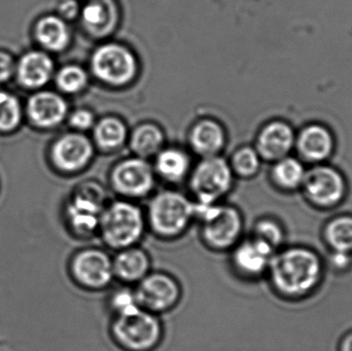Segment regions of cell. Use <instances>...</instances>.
<instances>
[{
  "label": "cell",
  "mask_w": 352,
  "mask_h": 351,
  "mask_svg": "<svg viewBox=\"0 0 352 351\" xmlns=\"http://www.w3.org/2000/svg\"><path fill=\"white\" fill-rule=\"evenodd\" d=\"M322 275L324 264L316 251L292 247L275 251L266 278L275 294L285 299H299L314 292Z\"/></svg>",
  "instance_id": "cell-1"
},
{
  "label": "cell",
  "mask_w": 352,
  "mask_h": 351,
  "mask_svg": "<svg viewBox=\"0 0 352 351\" xmlns=\"http://www.w3.org/2000/svg\"><path fill=\"white\" fill-rule=\"evenodd\" d=\"M199 223V239L212 253H228L245 236L244 218L234 206L195 204Z\"/></svg>",
  "instance_id": "cell-2"
},
{
  "label": "cell",
  "mask_w": 352,
  "mask_h": 351,
  "mask_svg": "<svg viewBox=\"0 0 352 351\" xmlns=\"http://www.w3.org/2000/svg\"><path fill=\"white\" fill-rule=\"evenodd\" d=\"M146 232V214L132 202L117 201L105 206L97 237L105 249L115 253L140 245Z\"/></svg>",
  "instance_id": "cell-3"
},
{
  "label": "cell",
  "mask_w": 352,
  "mask_h": 351,
  "mask_svg": "<svg viewBox=\"0 0 352 351\" xmlns=\"http://www.w3.org/2000/svg\"><path fill=\"white\" fill-rule=\"evenodd\" d=\"M146 218L148 231L157 239L178 240L196 220L195 203L177 192H162L153 198Z\"/></svg>",
  "instance_id": "cell-4"
},
{
  "label": "cell",
  "mask_w": 352,
  "mask_h": 351,
  "mask_svg": "<svg viewBox=\"0 0 352 351\" xmlns=\"http://www.w3.org/2000/svg\"><path fill=\"white\" fill-rule=\"evenodd\" d=\"M109 338L122 351H156L165 337L160 315L140 308L127 315L111 317Z\"/></svg>",
  "instance_id": "cell-5"
},
{
  "label": "cell",
  "mask_w": 352,
  "mask_h": 351,
  "mask_svg": "<svg viewBox=\"0 0 352 351\" xmlns=\"http://www.w3.org/2000/svg\"><path fill=\"white\" fill-rule=\"evenodd\" d=\"M67 271L72 282L89 293L104 292L116 282L113 255L98 247H82L74 251L68 261Z\"/></svg>",
  "instance_id": "cell-6"
},
{
  "label": "cell",
  "mask_w": 352,
  "mask_h": 351,
  "mask_svg": "<svg viewBox=\"0 0 352 351\" xmlns=\"http://www.w3.org/2000/svg\"><path fill=\"white\" fill-rule=\"evenodd\" d=\"M107 205L104 194L96 185H85L74 193L64 210V223L70 236L82 241L97 237Z\"/></svg>",
  "instance_id": "cell-7"
},
{
  "label": "cell",
  "mask_w": 352,
  "mask_h": 351,
  "mask_svg": "<svg viewBox=\"0 0 352 351\" xmlns=\"http://www.w3.org/2000/svg\"><path fill=\"white\" fill-rule=\"evenodd\" d=\"M134 290L140 308L160 317L177 308L184 297L179 280L166 271L152 270Z\"/></svg>",
  "instance_id": "cell-8"
},
{
  "label": "cell",
  "mask_w": 352,
  "mask_h": 351,
  "mask_svg": "<svg viewBox=\"0 0 352 351\" xmlns=\"http://www.w3.org/2000/svg\"><path fill=\"white\" fill-rule=\"evenodd\" d=\"M232 187V172L228 163L219 157H207L197 166L190 179V189L197 205L217 204Z\"/></svg>",
  "instance_id": "cell-9"
},
{
  "label": "cell",
  "mask_w": 352,
  "mask_h": 351,
  "mask_svg": "<svg viewBox=\"0 0 352 351\" xmlns=\"http://www.w3.org/2000/svg\"><path fill=\"white\" fill-rule=\"evenodd\" d=\"M228 253L232 272L239 280L256 282L266 276L275 251L250 234L245 235Z\"/></svg>",
  "instance_id": "cell-10"
},
{
  "label": "cell",
  "mask_w": 352,
  "mask_h": 351,
  "mask_svg": "<svg viewBox=\"0 0 352 351\" xmlns=\"http://www.w3.org/2000/svg\"><path fill=\"white\" fill-rule=\"evenodd\" d=\"M95 76L111 86L128 84L136 73V60L129 49L109 43L99 47L92 58Z\"/></svg>",
  "instance_id": "cell-11"
},
{
  "label": "cell",
  "mask_w": 352,
  "mask_h": 351,
  "mask_svg": "<svg viewBox=\"0 0 352 351\" xmlns=\"http://www.w3.org/2000/svg\"><path fill=\"white\" fill-rule=\"evenodd\" d=\"M303 185L308 200L322 208L338 205L346 191L342 175L327 166L316 167L306 173Z\"/></svg>",
  "instance_id": "cell-12"
},
{
  "label": "cell",
  "mask_w": 352,
  "mask_h": 351,
  "mask_svg": "<svg viewBox=\"0 0 352 351\" xmlns=\"http://www.w3.org/2000/svg\"><path fill=\"white\" fill-rule=\"evenodd\" d=\"M116 191L127 197H144L152 191L154 174L150 165L142 159H129L120 163L113 172Z\"/></svg>",
  "instance_id": "cell-13"
},
{
  "label": "cell",
  "mask_w": 352,
  "mask_h": 351,
  "mask_svg": "<svg viewBox=\"0 0 352 351\" xmlns=\"http://www.w3.org/2000/svg\"><path fill=\"white\" fill-rule=\"evenodd\" d=\"M113 268L116 282L135 286L152 271V258L148 251L140 245L127 247L115 251Z\"/></svg>",
  "instance_id": "cell-14"
},
{
  "label": "cell",
  "mask_w": 352,
  "mask_h": 351,
  "mask_svg": "<svg viewBox=\"0 0 352 351\" xmlns=\"http://www.w3.org/2000/svg\"><path fill=\"white\" fill-rule=\"evenodd\" d=\"M93 156L90 140L80 134H67L53 148V159L62 170L76 171L88 164Z\"/></svg>",
  "instance_id": "cell-15"
},
{
  "label": "cell",
  "mask_w": 352,
  "mask_h": 351,
  "mask_svg": "<svg viewBox=\"0 0 352 351\" xmlns=\"http://www.w3.org/2000/svg\"><path fill=\"white\" fill-rule=\"evenodd\" d=\"M67 113V104L59 95L41 92L28 101V115L39 127H55L61 123Z\"/></svg>",
  "instance_id": "cell-16"
},
{
  "label": "cell",
  "mask_w": 352,
  "mask_h": 351,
  "mask_svg": "<svg viewBox=\"0 0 352 351\" xmlns=\"http://www.w3.org/2000/svg\"><path fill=\"white\" fill-rule=\"evenodd\" d=\"M295 144V134L287 124L273 122L263 129L258 139L260 154L268 160H280Z\"/></svg>",
  "instance_id": "cell-17"
},
{
  "label": "cell",
  "mask_w": 352,
  "mask_h": 351,
  "mask_svg": "<svg viewBox=\"0 0 352 351\" xmlns=\"http://www.w3.org/2000/svg\"><path fill=\"white\" fill-rule=\"evenodd\" d=\"M334 139L324 126L311 125L302 130L298 137V150L305 160L320 162L332 154Z\"/></svg>",
  "instance_id": "cell-18"
},
{
  "label": "cell",
  "mask_w": 352,
  "mask_h": 351,
  "mask_svg": "<svg viewBox=\"0 0 352 351\" xmlns=\"http://www.w3.org/2000/svg\"><path fill=\"white\" fill-rule=\"evenodd\" d=\"M54 64L47 54L30 52L23 56L18 64V78L28 88H38L49 82Z\"/></svg>",
  "instance_id": "cell-19"
},
{
  "label": "cell",
  "mask_w": 352,
  "mask_h": 351,
  "mask_svg": "<svg viewBox=\"0 0 352 351\" xmlns=\"http://www.w3.org/2000/svg\"><path fill=\"white\" fill-rule=\"evenodd\" d=\"M190 139L192 148L207 158L215 156L223 148L225 133L217 122L204 120L192 128Z\"/></svg>",
  "instance_id": "cell-20"
},
{
  "label": "cell",
  "mask_w": 352,
  "mask_h": 351,
  "mask_svg": "<svg viewBox=\"0 0 352 351\" xmlns=\"http://www.w3.org/2000/svg\"><path fill=\"white\" fill-rule=\"evenodd\" d=\"M36 35L39 43L52 51L65 49L69 41V32L65 22L55 16H45L39 21Z\"/></svg>",
  "instance_id": "cell-21"
},
{
  "label": "cell",
  "mask_w": 352,
  "mask_h": 351,
  "mask_svg": "<svg viewBox=\"0 0 352 351\" xmlns=\"http://www.w3.org/2000/svg\"><path fill=\"white\" fill-rule=\"evenodd\" d=\"M324 239L331 251L352 255V216H337L330 220L324 227Z\"/></svg>",
  "instance_id": "cell-22"
},
{
  "label": "cell",
  "mask_w": 352,
  "mask_h": 351,
  "mask_svg": "<svg viewBox=\"0 0 352 351\" xmlns=\"http://www.w3.org/2000/svg\"><path fill=\"white\" fill-rule=\"evenodd\" d=\"M164 136L157 126H140L134 131L131 138V148L140 157H150L162 148Z\"/></svg>",
  "instance_id": "cell-23"
},
{
  "label": "cell",
  "mask_w": 352,
  "mask_h": 351,
  "mask_svg": "<svg viewBox=\"0 0 352 351\" xmlns=\"http://www.w3.org/2000/svg\"><path fill=\"white\" fill-rule=\"evenodd\" d=\"M306 173L303 164L295 158L280 159L273 169L275 183L287 190L303 185Z\"/></svg>",
  "instance_id": "cell-24"
},
{
  "label": "cell",
  "mask_w": 352,
  "mask_h": 351,
  "mask_svg": "<svg viewBox=\"0 0 352 351\" xmlns=\"http://www.w3.org/2000/svg\"><path fill=\"white\" fill-rule=\"evenodd\" d=\"M126 127L123 122L116 117H107L95 127L94 135L98 146L105 150H113L123 144L126 138Z\"/></svg>",
  "instance_id": "cell-25"
},
{
  "label": "cell",
  "mask_w": 352,
  "mask_h": 351,
  "mask_svg": "<svg viewBox=\"0 0 352 351\" xmlns=\"http://www.w3.org/2000/svg\"><path fill=\"white\" fill-rule=\"evenodd\" d=\"M188 169V158L177 150H163L157 159V170L171 181H177L186 175Z\"/></svg>",
  "instance_id": "cell-26"
},
{
  "label": "cell",
  "mask_w": 352,
  "mask_h": 351,
  "mask_svg": "<svg viewBox=\"0 0 352 351\" xmlns=\"http://www.w3.org/2000/svg\"><path fill=\"white\" fill-rule=\"evenodd\" d=\"M107 307L111 317L127 315L140 309L134 286L119 284L107 296Z\"/></svg>",
  "instance_id": "cell-27"
},
{
  "label": "cell",
  "mask_w": 352,
  "mask_h": 351,
  "mask_svg": "<svg viewBox=\"0 0 352 351\" xmlns=\"http://www.w3.org/2000/svg\"><path fill=\"white\" fill-rule=\"evenodd\" d=\"M250 235L264 241L275 251L280 249L285 243V234L283 227L274 218H264L256 220Z\"/></svg>",
  "instance_id": "cell-28"
},
{
  "label": "cell",
  "mask_w": 352,
  "mask_h": 351,
  "mask_svg": "<svg viewBox=\"0 0 352 351\" xmlns=\"http://www.w3.org/2000/svg\"><path fill=\"white\" fill-rule=\"evenodd\" d=\"M82 21L85 25L91 30H102L109 28L113 18V10L107 2H90L82 10Z\"/></svg>",
  "instance_id": "cell-29"
},
{
  "label": "cell",
  "mask_w": 352,
  "mask_h": 351,
  "mask_svg": "<svg viewBox=\"0 0 352 351\" xmlns=\"http://www.w3.org/2000/svg\"><path fill=\"white\" fill-rule=\"evenodd\" d=\"M20 103L14 95L0 92V130L14 129L21 121Z\"/></svg>",
  "instance_id": "cell-30"
},
{
  "label": "cell",
  "mask_w": 352,
  "mask_h": 351,
  "mask_svg": "<svg viewBox=\"0 0 352 351\" xmlns=\"http://www.w3.org/2000/svg\"><path fill=\"white\" fill-rule=\"evenodd\" d=\"M88 76L82 68L69 65L62 68L57 76V84L66 93H76L85 88Z\"/></svg>",
  "instance_id": "cell-31"
},
{
  "label": "cell",
  "mask_w": 352,
  "mask_h": 351,
  "mask_svg": "<svg viewBox=\"0 0 352 351\" xmlns=\"http://www.w3.org/2000/svg\"><path fill=\"white\" fill-rule=\"evenodd\" d=\"M233 165L235 170L242 177H252L260 167L258 154L252 148H242L234 156Z\"/></svg>",
  "instance_id": "cell-32"
},
{
  "label": "cell",
  "mask_w": 352,
  "mask_h": 351,
  "mask_svg": "<svg viewBox=\"0 0 352 351\" xmlns=\"http://www.w3.org/2000/svg\"><path fill=\"white\" fill-rule=\"evenodd\" d=\"M328 263L333 270L345 271L352 265V255L343 251H331Z\"/></svg>",
  "instance_id": "cell-33"
},
{
  "label": "cell",
  "mask_w": 352,
  "mask_h": 351,
  "mask_svg": "<svg viewBox=\"0 0 352 351\" xmlns=\"http://www.w3.org/2000/svg\"><path fill=\"white\" fill-rule=\"evenodd\" d=\"M93 123H94V117H93L92 113L86 109L76 111L70 117V124L76 129H89L92 127Z\"/></svg>",
  "instance_id": "cell-34"
},
{
  "label": "cell",
  "mask_w": 352,
  "mask_h": 351,
  "mask_svg": "<svg viewBox=\"0 0 352 351\" xmlns=\"http://www.w3.org/2000/svg\"><path fill=\"white\" fill-rule=\"evenodd\" d=\"M14 72V61L8 54L0 52V82L8 80Z\"/></svg>",
  "instance_id": "cell-35"
},
{
  "label": "cell",
  "mask_w": 352,
  "mask_h": 351,
  "mask_svg": "<svg viewBox=\"0 0 352 351\" xmlns=\"http://www.w3.org/2000/svg\"><path fill=\"white\" fill-rule=\"evenodd\" d=\"M60 12L65 18H72L78 14V3L74 0H66L60 6Z\"/></svg>",
  "instance_id": "cell-36"
},
{
  "label": "cell",
  "mask_w": 352,
  "mask_h": 351,
  "mask_svg": "<svg viewBox=\"0 0 352 351\" xmlns=\"http://www.w3.org/2000/svg\"><path fill=\"white\" fill-rule=\"evenodd\" d=\"M339 351H352V332L345 335L341 340Z\"/></svg>",
  "instance_id": "cell-37"
}]
</instances>
